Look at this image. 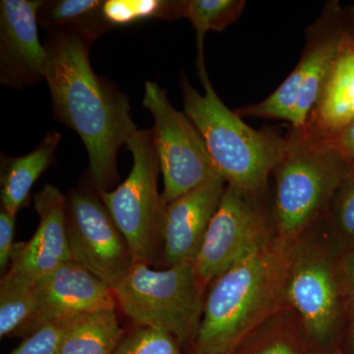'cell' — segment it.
<instances>
[{
	"instance_id": "29",
	"label": "cell",
	"mask_w": 354,
	"mask_h": 354,
	"mask_svg": "<svg viewBox=\"0 0 354 354\" xmlns=\"http://www.w3.org/2000/svg\"><path fill=\"white\" fill-rule=\"evenodd\" d=\"M258 354H297L290 346L286 342H274Z\"/></svg>"
},
{
	"instance_id": "1",
	"label": "cell",
	"mask_w": 354,
	"mask_h": 354,
	"mask_svg": "<svg viewBox=\"0 0 354 354\" xmlns=\"http://www.w3.org/2000/svg\"><path fill=\"white\" fill-rule=\"evenodd\" d=\"M91 44L72 32H50L46 82L53 114L80 136L91 181L101 192L118 181V149L138 129L127 95L93 70Z\"/></svg>"
},
{
	"instance_id": "3",
	"label": "cell",
	"mask_w": 354,
	"mask_h": 354,
	"mask_svg": "<svg viewBox=\"0 0 354 354\" xmlns=\"http://www.w3.org/2000/svg\"><path fill=\"white\" fill-rule=\"evenodd\" d=\"M197 62L205 94L183 77L184 113L201 134L216 171L227 185L254 194L281 164L288 143L271 131L253 129L221 102L207 74L203 48H198Z\"/></svg>"
},
{
	"instance_id": "15",
	"label": "cell",
	"mask_w": 354,
	"mask_h": 354,
	"mask_svg": "<svg viewBox=\"0 0 354 354\" xmlns=\"http://www.w3.org/2000/svg\"><path fill=\"white\" fill-rule=\"evenodd\" d=\"M62 134L50 131L34 151L19 158L1 156V205L12 215L27 202L32 185L55 158Z\"/></svg>"
},
{
	"instance_id": "10",
	"label": "cell",
	"mask_w": 354,
	"mask_h": 354,
	"mask_svg": "<svg viewBox=\"0 0 354 354\" xmlns=\"http://www.w3.org/2000/svg\"><path fill=\"white\" fill-rule=\"evenodd\" d=\"M41 0L0 2V82L23 88L46 81L48 51L41 43L38 16Z\"/></svg>"
},
{
	"instance_id": "4",
	"label": "cell",
	"mask_w": 354,
	"mask_h": 354,
	"mask_svg": "<svg viewBox=\"0 0 354 354\" xmlns=\"http://www.w3.org/2000/svg\"><path fill=\"white\" fill-rule=\"evenodd\" d=\"M201 288L193 264L153 270L146 263L133 262L113 290L124 313L140 328L162 330L184 344L199 329Z\"/></svg>"
},
{
	"instance_id": "9",
	"label": "cell",
	"mask_w": 354,
	"mask_h": 354,
	"mask_svg": "<svg viewBox=\"0 0 354 354\" xmlns=\"http://www.w3.org/2000/svg\"><path fill=\"white\" fill-rule=\"evenodd\" d=\"M66 218L72 260L113 290L134 261L102 199L90 191H73Z\"/></svg>"
},
{
	"instance_id": "23",
	"label": "cell",
	"mask_w": 354,
	"mask_h": 354,
	"mask_svg": "<svg viewBox=\"0 0 354 354\" xmlns=\"http://www.w3.org/2000/svg\"><path fill=\"white\" fill-rule=\"evenodd\" d=\"M113 354H179L176 339L162 330L139 328L120 342Z\"/></svg>"
},
{
	"instance_id": "28",
	"label": "cell",
	"mask_w": 354,
	"mask_h": 354,
	"mask_svg": "<svg viewBox=\"0 0 354 354\" xmlns=\"http://www.w3.org/2000/svg\"><path fill=\"white\" fill-rule=\"evenodd\" d=\"M341 277L344 290L354 298V250L344 258L341 266Z\"/></svg>"
},
{
	"instance_id": "13",
	"label": "cell",
	"mask_w": 354,
	"mask_h": 354,
	"mask_svg": "<svg viewBox=\"0 0 354 354\" xmlns=\"http://www.w3.org/2000/svg\"><path fill=\"white\" fill-rule=\"evenodd\" d=\"M67 198L55 186H44L35 196L39 216L34 236L16 244L10 271L38 281L60 265L72 261L66 218Z\"/></svg>"
},
{
	"instance_id": "11",
	"label": "cell",
	"mask_w": 354,
	"mask_h": 354,
	"mask_svg": "<svg viewBox=\"0 0 354 354\" xmlns=\"http://www.w3.org/2000/svg\"><path fill=\"white\" fill-rule=\"evenodd\" d=\"M36 288L38 311L31 323L35 330L44 323H65L115 305L113 290L73 260L39 279Z\"/></svg>"
},
{
	"instance_id": "21",
	"label": "cell",
	"mask_w": 354,
	"mask_h": 354,
	"mask_svg": "<svg viewBox=\"0 0 354 354\" xmlns=\"http://www.w3.org/2000/svg\"><path fill=\"white\" fill-rule=\"evenodd\" d=\"M245 2L241 0H187L179 1V18L190 21L197 31L198 48H203L205 35L223 31L241 16Z\"/></svg>"
},
{
	"instance_id": "26",
	"label": "cell",
	"mask_w": 354,
	"mask_h": 354,
	"mask_svg": "<svg viewBox=\"0 0 354 354\" xmlns=\"http://www.w3.org/2000/svg\"><path fill=\"white\" fill-rule=\"evenodd\" d=\"M16 216L1 209L0 211V269L3 272L12 259Z\"/></svg>"
},
{
	"instance_id": "18",
	"label": "cell",
	"mask_w": 354,
	"mask_h": 354,
	"mask_svg": "<svg viewBox=\"0 0 354 354\" xmlns=\"http://www.w3.org/2000/svg\"><path fill=\"white\" fill-rule=\"evenodd\" d=\"M104 4L99 0L44 1L39 23L50 32H72L93 44L113 29L104 17Z\"/></svg>"
},
{
	"instance_id": "24",
	"label": "cell",
	"mask_w": 354,
	"mask_h": 354,
	"mask_svg": "<svg viewBox=\"0 0 354 354\" xmlns=\"http://www.w3.org/2000/svg\"><path fill=\"white\" fill-rule=\"evenodd\" d=\"M64 330V323H44L10 354H58Z\"/></svg>"
},
{
	"instance_id": "17",
	"label": "cell",
	"mask_w": 354,
	"mask_h": 354,
	"mask_svg": "<svg viewBox=\"0 0 354 354\" xmlns=\"http://www.w3.org/2000/svg\"><path fill=\"white\" fill-rule=\"evenodd\" d=\"M319 124L332 136L354 120V50L342 46L318 104Z\"/></svg>"
},
{
	"instance_id": "5",
	"label": "cell",
	"mask_w": 354,
	"mask_h": 354,
	"mask_svg": "<svg viewBox=\"0 0 354 354\" xmlns=\"http://www.w3.org/2000/svg\"><path fill=\"white\" fill-rule=\"evenodd\" d=\"M351 167L329 136L288 144L277 167L279 239L295 241L348 178Z\"/></svg>"
},
{
	"instance_id": "22",
	"label": "cell",
	"mask_w": 354,
	"mask_h": 354,
	"mask_svg": "<svg viewBox=\"0 0 354 354\" xmlns=\"http://www.w3.org/2000/svg\"><path fill=\"white\" fill-rule=\"evenodd\" d=\"M179 1L162 0H108L104 14L111 27L149 19L174 20L179 18Z\"/></svg>"
},
{
	"instance_id": "19",
	"label": "cell",
	"mask_w": 354,
	"mask_h": 354,
	"mask_svg": "<svg viewBox=\"0 0 354 354\" xmlns=\"http://www.w3.org/2000/svg\"><path fill=\"white\" fill-rule=\"evenodd\" d=\"M342 46L339 39H328L315 46L301 60L304 74L292 124L295 128H302L306 124L310 111L320 101Z\"/></svg>"
},
{
	"instance_id": "8",
	"label": "cell",
	"mask_w": 354,
	"mask_h": 354,
	"mask_svg": "<svg viewBox=\"0 0 354 354\" xmlns=\"http://www.w3.org/2000/svg\"><path fill=\"white\" fill-rule=\"evenodd\" d=\"M272 237L249 194L227 185L193 263L200 285L215 281Z\"/></svg>"
},
{
	"instance_id": "14",
	"label": "cell",
	"mask_w": 354,
	"mask_h": 354,
	"mask_svg": "<svg viewBox=\"0 0 354 354\" xmlns=\"http://www.w3.org/2000/svg\"><path fill=\"white\" fill-rule=\"evenodd\" d=\"M225 183L223 177H216L165 206L162 239L171 266L194 263Z\"/></svg>"
},
{
	"instance_id": "25",
	"label": "cell",
	"mask_w": 354,
	"mask_h": 354,
	"mask_svg": "<svg viewBox=\"0 0 354 354\" xmlns=\"http://www.w3.org/2000/svg\"><path fill=\"white\" fill-rule=\"evenodd\" d=\"M337 205V221L344 234L354 239V174L344 180Z\"/></svg>"
},
{
	"instance_id": "16",
	"label": "cell",
	"mask_w": 354,
	"mask_h": 354,
	"mask_svg": "<svg viewBox=\"0 0 354 354\" xmlns=\"http://www.w3.org/2000/svg\"><path fill=\"white\" fill-rule=\"evenodd\" d=\"M64 324L58 354H113L123 339L114 307L88 312Z\"/></svg>"
},
{
	"instance_id": "20",
	"label": "cell",
	"mask_w": 354,
	"mask_h": 354,
	"mask_svg": "<svg viewBox=\"0 0 354 354\" xmlns=\"http://www.w3.org/2000/svg\"><path fill=\"white\" fill-rule=\"evenodd\" d=\"M36 281L25 274L7 272L0 285V337L26 327L38 311Z\"/></svg>"
},
{
	"instance_id": "6",
	"label": "cell",
	"mask_w": 354,
	"mask_h": 354,
	"mask_svg": "<svg viewBox=\"0 0 354 354\" xmlns=\"http://www.w3.org/2000/svg\"><path fill=\"white\" fill-rule=\"evenodd\" d=\"M127 145L133 157L129 176L113 191L99 193L124 237L133 261L149 264L162 237L167 206L158 190L160 160L152 130H137Z\"/></svg>"
},
{
	"instance_id": "27",
	"label": "cell",
	"mask_w": 354,
	"mask_h": 354,
	"mask_svg": "<svg viewBox=\"0 0 354 354\" xmlns=\"http://www.w3.org/2000/svg\"><path fill=\"white\" fill-rule=\"evenodd\" d=\"M329 137L351 167H354V120L341 131Z\"/></svg>"
},
{
	"instance_id": "12",
	"label": "cell",
	"mask_w": 354,
	"mask_h": 354,
	"mask_svg": "<svg viewBox=\"0 0 354 354\" xmlns=\"http://www.w3.org/2000/svg\"><path fill=\"white\" fill-rule=\"evenodd\" d=\"M286 297L297 310L312 339L325 342L332 337L339 315V295L337 279L325 258L316 253L295 252Z\"/></svg>"
},
{
	"instance_id": "7",
	"label": "cell",
	"mask_w": 354,
	"mask_h": 354,
	"mask_svg": "<svg viewBox=\"0 0 354 354\" xmlns=\"http://www.w3.org/2000/svg\"><path fill=\"white\" fill-rule=\"evenodd\" d=\"M143 104L153 118V138L164 177L165 205L221 176L197 128L171 106L158 84L146 82Z\"/></svg>"
},
{
	"instance_id": "2",
	"label": "cell",
	"mask_w": 354,
	"mask_h": 354,
	"mask_svg": "<svg viewBox=\"0 0 354 354\" xmlns=\"http://www.w3.org/2000/svg\"><path fill=\"white\" fill-rule=\"evenodd\" d=\"M272 239L215 279L197 333V354H225L279 308L297 250Z\"/></svg>"
},
{
	"instance_id": "30",
	"label": "cell",
	"mask_w": 354,
	"mask_h": 354,
	"mask_svg": "<svg viewBox=\"0 0 354 354\" xmlns=\"http://www.w3.org/2000/svg\"><path fill=\"white\" fill-rule=\"evenodd\" d=\"M351 348H353V353H354V321H353V328H351Z\"/></svg>"
}]
</instances>
